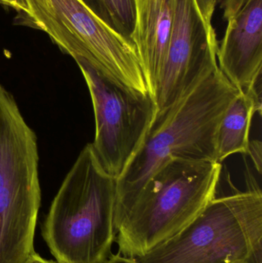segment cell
Wrapping results in <instances>:
<instances>
[{"mask_svg": "<svg viewBox=\"0 0 262 263\" xmlns=\"http://www.w3.org/2000/svg\"><path fill=\"white\" fill-rule=\"evenodd\" d=\"M240 92L218 66L155 114L143 143L116 179L115 227L148 181L171 159L218 162V126Z\"/></svg>", "mask_w": 262, "mask_h": 263, "instance_id": "obj_1", "label": "cell"}, {"mask_svg": "<svg viewBox=\"0 0 262 263\" xmlns=\"http://www.w3.org/2000/svg\"><path fill=\"white\" fill-rule=\"evenodd\" d=\"M116 179L88 143L54 197L43 237L57 263H106L115 240Z\"/></svg>", "mask_w": 262, "mask_h": 263, "instance_id": "obj_2", "label": "cell"}, {"mask_svg": "<svg viewBox=\"0 0 262 263\" xmlns=\"http://www.w3.org/2000/svg\"><path fill=\"white\" fill-rule=\"evenodd\" d=\"M221 163L172 159L115 224L118 253L136 259L178 234L216 197Z\"/></svg>", "mask_w": 262, "mask_h": 263, "instance_id": "obj_3", "label": "cell"}, {"mask_svg": "<svg viewBox=\"0 0 262 263\" xmlns=\"http://www.w3.org/2000/svg\"><path fill=\"white\" fill-rule=\"evenodd\" d=\"M38 162L36 135L0 84V263H25L35 252Z\"/></svg>", "mask_w": 262, "mask_h": 263, "instance_id": "obj_4", "label": "cell"}, {"mask_svg": "<svg viewBox=\"0 0 262 263\" xmlns=\"http://www.w3.org/2000/svg\"><path fill=\"white\" fill-rule=\"evenodd\" d=\"M26 24L46 32L77 63L117 86L149 93L133 43L106 24L81 0H25Z\"/></svg>", "mask_w": 262, "mask_h": 263, "instance_id": "obj_5", "label": "cell"}, {"mask_svg": "<svg viewBox=\"0 0 262 263\" xmlns=\"http://www.w3.org/2000/svg\"><path fill=\"white\" fill-rule=\"evenodd\" d=\"M262 241L259 188L212 199L173 237L138 263H243Z\"/></svg>", "mask_w": 262, "mask_h": 263, "instance_id": "obj_6", "label": "cell"}, {"mask_svg": "<svg viewBox=\"0 0 262 263\" xmlns=\"http://www.w3.org/2000/svg\"><path fill=\"white\" fill-rule=\"evenodd\" d=\"M77 64L93 107L92 148L105 171L116 179L143 143L155 118V100L150 93L117 86L85 63Z\"/></svg>", "mask_w": 262, "mask_h": 263, "instance_id": "obj_7", "label": "cell"}, {"mask_svg": "<svg viewBox=\"0 0 262 263\" xmlns=\"http://www.w3.org/2000/svg\"><path fill=\"white\" fill-rule=\"evenodd\" d=\"M218 48L215 29L203 21L195 0H177L172 36L154 94L156 114L218 67Z\"/></svg>", "mask_w": 262, "mask_h": 263, "instance_id": "obj_8", "label": "cell"}, {"mask_svg": "<svg viewBox=\"0 0 262 263\" xmlns=\"http://www.w3.org/2000/svg\"><path fill=\"white\" fill-rule=\"evenodd\" d=\"M217 61L226 79L241 92L261 78L262 0H249L228 20Z\"/></svg>", "mask_w": 262, "mask_h": 263, "instance_id": "obj_9", "label": "cell"}, {"mask_svg": "<svg viewBox=\"0 0 262 263\" xmlns=\"http://www.w3.org/2000/svg\"><path fill=\"white\" fill-rule=\"evenodd\" d=\"M176 4L177 0H135L131 40L153 98L172 36Z\"/></svg>", "mask_w": 262, "mask_h": 263, "instance_id": "obj_10", "label": "cell"}, {"mask_svg": "<svg viewBox=\"0 0 262 263\" xmlns=\"http://www.w3.org/2000/svg\"><path fill=\"white\" fill-rule=\"evenodd\" d=\"M261 115V108L248 92H240L226 111L217 133V161L236 153L247 154L254 114Z\"/></svg>", "mask_w": 262, "mask_h": 263, "instance_id": "obj_11", "label": "cell"}, {"mask_svg": "<svg viewBox=\"0 0 262 263\" xmlns=\"http://www.w3.org/2000/svg\"><path fill=\"white\" fill-rule=\"evenodd\" d=\"M81 1L106 24L131 40L135 26V0Z\"/></svg>", "mask_w": 262, "mask_h": 263, "instance_id": "obj_12", "label": "cell"}, {"mask_svg": "<svg viewBox=\"0 0 262 263\" xmlns=\"http://www.w3.org/2000/svg\"><path fill=\"white\" fill-rule=\"evenodd\" d=\"M218 2V0H195L200 15L209 26H212V16Z\"/></svg>", "mask_w": 262, "mask_h": 263, "instance_id": "obj_13", "label": "cell"}, {"mask_svg": "<svg viewBox=\"0 0 262 263\" xmlns=\"http://www.w3.org/2000/svg\"><path fill=\"white\" fill-rule=\"evenodd\" d=\"M249 1V0H224L223 6L224 18L228 21L235 16Z\"/></svg>", "mask_w": 262, "mask_h": 263, "instance_id": "obj_14", "label": "cell"}, {"mask_svg": "<svg viewBox=\"0 0 262 263\" xmlns=\"http://www.w3.org/2000/svg\"><path fill=\"white\" fill-rule=\"evenodd\" d=\"M261 142L259 140H252L249 142L248 154L250 155L255 168L258 173H261V156H262Z\"/></svg>", "mask_w": 262, "mask_h": 263, "instance_id": "obj_15", "label": "cell"}, {"mask_svg": "<svg viewBox=\"0 0 262 263\" xmlns=\"http://www.w3.org/2000/svg\"><path fill=\"white\" fill-rule=\"evenodd\" d=\"M0 4L12 8L19 14L25 13L27 11L25 0H0Z\"/></svg>", "mask_w": 262, "mask_h": 263, "instance_id": "obj_16", "label": "cell"}, {"mask_svg": "<svg viewBox=\"0 0 262 263\" xmlns=\"http://www.w3.org/2000/svg\"><path fill=\"white\" fill-rule=\"evenodd\" d=\"M243 263H262V241L255 246Z\"/></svg>", "mask_w": 262, "mask_h": 263, "instance_id": "obj_17", "label": "cell"}, {"mask_svg": "<svg viewBox=\"0 0 262 263\" xmlns=\"http://www.w3.org/2000/svg\"><path fill=\"white\" fill-rule=\"evenodd\" d=\"M106 263H138L135 261V259H131V258L124 257L121 256L119 253L118 254H112L110 256L107 262Z\"/></svg>", "mask_w": 262, "mask_h": 263, "instance_id": "obj_18", "label": "cell"}, {"mask_svg": "<svg viewBox=\"0 0 262 263\" xmlns=\"http://www.w3.org/2000/svg\"><path fill=\"white\" fill-rule=\"evenodd\" d=\"M25 263H57L53 260H47L44 258L40 256L39 255L37 254L35 252L32 253L31 256L28 258L27 260Z\"/></svg>", "mask_w": 262, "mask_h": 263, "instance_id": "obj_19", "label": "cell"}]
</instances>
